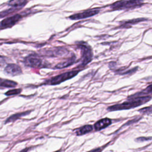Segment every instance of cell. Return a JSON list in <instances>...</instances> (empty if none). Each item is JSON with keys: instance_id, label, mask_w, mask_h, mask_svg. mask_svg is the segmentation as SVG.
Here are the masks:
<instances>
[{"instance_id": "6da1fadb", "label": "cell", "mask_w": 152, "mask_h": 152, "mask_svg": "<svg viewBox=\"0 0 152 152\" xmlns=\"http://www.w3.org/2000/svg\"><path fill=\"white\" fill-rule=\"evenodd\" d=\"M129 99L121 104H117L107 107V110L113 111L119 110H126L131 108H134L137 106H141L142 104L147 103L151 100V96H142L137 97H131Z\"/></svg>"}, {"instance_id": "7a4b0ae2", "label": "cell", "mask_w": 152, "mask_h": 152, "mask_svg": "<svg viewBox=\"0 0 152 152\" xmlns=\"http://www.w3.org/2000/svg\"><path fill=\"white\" fill-rule=\"evenodd\" d=\"M141 1H121L115 2L111 5V8L115 10L135 8L142 4Z\"/></svg>"}, {"instance_id": "3957f363", "label": "cell", "mask_w": 152, "mask_h": 152, "mask_svg": "<svg viewBox=\"0 0 152 152\" xmlns=\"http://www.w3.org/2000/svg\"><path fill=\"white\" fill-rule=\"evenodd\" d=\"M78 72H79V71H72L64 72L63 74H61L60 75H56L55 77L52 78L49 80V83L51 85L59 84L61 83L62 82H64L66 80L71 79V78H73L76 75H77Z\"/></svg>"}, {"instance_id": "277c9868", "label": "cell", "mask_w": 152, "mask_h": 152, "mask_svg": "<svg viewBox=\"0 0 152 152\" xmlns=\"http://www.w3.org/2000/svg\"><path fill=\"white\" fill-rule=\"evenodd\" d=\"M21 18V15L20 14H15L12 16L9 17L3 20L0 23L1 28H5L12 27L15 25Z\"/></svg>"}, {"instance_id": "5b68a950", "label": "cell", "mask_w": 152, "mask_h": 152, "mask_svg": "<svg viewBox=\"0 0 152 152\" xmlns=\"http://www.w3.org/2000/svg\"><path fill=\"white\" fill-rule=\"evenodd\" d=\"M79 48L83 52V61L81 65H87L89 62L91 61L92 59V51L91 48L86 45H81Z\"/></svg>"}, {"instance_id": "8992f818", "label": "cell", "mask_w": 152, "mask_h": 152, "mask_svg": "<svg viewBox=\"0 0 152 152\" xmlns=\"http://www.w3.org/2000/svg\"><path fill=\"white\" fill-rule=\"evenodd\" d=\"M4 73L11 76H16L22 73L20 66L15 64H8L4 68Z\"/></svg>"}, {"instance_id": "52a82bcc", "label": "cell", "mask_w": 152, "mask_h": 152, "mask_svg": "<svg viewBox=\"0 0 152 152\" xmlns=\"http://www.w3.org/2000/svg\"><path fill=\"white\" fill-rule=\"evenodd\" d=\"M24 63L26 66L33 68H37L40 66L42 61L39 57L33 55H30L24 59Z\"/></svg>"}, {"instance_id": "ba28073f", "label": "cell", "mask_w": 152, "mask_h": 152, "mask_svg": "<svg viewBox=\"0 0 152 152\" xmlns=\"http://www.w3.org/2000/svg\"><path fill=\"white\" fill-rule=\"evenodd\" d=\"M99 12L98 10H88L85 12H83L81 13L75 14L69 17V18L72 20H80L92 17L96 14H97Z\"/></svg>"}, {"instance_id": "9c48e42d", "label": "cell", "mask_w": 152, "mask_h": 152, "mask_svg": "<svg viewBox=\"0 0 152 152\" xmlns=\"http://www.w3.org/2000/svg\"><path fill=\"white\" fill-rule=\"evenodd\" d=\"M111 124H112L111 119L107 118L102 119L94 124V129L96 131H100V130L107 127Z\"/></svg>"}, {"instance_id": "30bf717a", "label": "cell", "mask_w": 152, "mask_h": 152, "mask_svg": "<svg viewBox=\"0 0 152 152\" xmlns=\"http://www.w3.org/2000/svg\"><path fill=\"white\" fill-rule=\"evenodd\" d=\"M17 85V83L14 81L0 78V87H6V88H12V87H15Z\"/></svg>"}, {"instance_id": "8fae6325", "label": "cell", "mask_w": 152, "mask_h": 152, "mask_svg": "<svg viewBox=\"0 0 152 152\" xmlns=\"http://www.w3.org/2000/svg\"><path fill=\"white\" fill-rule=\"evenodd\" d=\"M27 3V1H23V0L10 1L8 2L10 6H11L12 8H16L17 10L23 7Z\"/></svg>"}, {"instance_id": "7c38bea8", "label": "cell", "mask_w": 152, "mask_h": 152, "mask_svg": "<svg viewBox=\"0 0 152 152\" xmlns=\"http://www.w3.org/2000/svg\"><path fill=\"white\" fill-rule=\"evenodd\" d=\"M92 130H93V126L91 125H86L77 129L75 131V134L77 135H78V136L83 135L91 132Z\"/></svg>"}, {"instance_id": "4fadbf2b", "label": "cell", "mask_w": 152, "mask_h": 152, "mask_svg": "<svg viewBox=\"0 0 152 152\" xmlns=\"http://www.w3.org/2000/svg\"><path fill=\"white\" fill-rule=\"evenodd\" d=\"M30 112V111H27V112H21V113H15L14 114L11 116H10L5 121V124H8L11 122H14L15 121H16L17 119H19L20 118L27 115L28 113H29Z\"/></svg>"}, {"instance_id": "5bb4252c", "label": "cell", "mask_w": 152, "mask_h": 152, "mask_svg": "<svg viewBox=\"0 0 152 152\" xmlns=\"http://www.w3.org/2000/svg\"><path fill=\"white\" fill-rule=\"evenodd\" d=\"M74 60L73 59H69L65 62H62L59 63L58 64H57L56 65L55 68H58V69H61V68H63L65 67H67L68 66L72 65L74 63Z\"/></svg>"}, {"instance_id": "9a60e30c", "label": "cell", "mask_w": 152, "mask_h": 152, "mask_svg": "<svg viewBox=\"0 0 152 152\" xmlns=\"http://www.w3.org/2000/svg\"><path fill=\"white\" fill-rule=\"evenodd\" d=\"M151 85H150L147 88H146L144 90H143L142 91L138 93H136L135 94H134L133 96H131L130 97H142V94H145L147 95L148 94H151Z\"/></svg>"}, {"instance_id": "2e32d148", "label": "cell", "mask_w": 152, "mask_h": 152, "mask_svg": "<svg viewBox=\"0 0 152 152\" xmlns=\"http://www.w3.org/2000/svg\"><path fill=\"white\" fill-rule=\"evenodd\" d=\"M17 10V9L16 8H10V9H8V10H4L2 11H1L0 12V18H2V17H4L5 16H7V15L13 12L14 11Z\"/></svg>"}, {"instance_id": "e0dca14e", "label": "cell", "mask_w": 152, "mask_h": 152, "mask_svg": "<svg viewBox=\"0 0 152 152\" xmlns=\"http://www.w3.org/2000/svg\"><path fill=\"white\" fill-rule=\"evenodd\" d=\"M21 91V89L20 88H18V89H14V90H8V91H7L5 94L7 96H12V95H15V94H18L19 93H20Z\"/></svg>"}, {"instance_id": "ac0fdd59", "label": "cell", "mask_w": 152, "mask_h": 152, "mask_svg": "<svg viewBox=\"0 0 152 152\" xmlns=\"http://www.w3.org/2000/svg\"><path fill=\"white\" fill-rule=\"evenodd\" d=\"M139 112H141V113H145L150 115L151 113V106H150L149 107H145L142 109H141L139 110Z\"/></svg>"}, {"instance_id": "d6986e66", "label": "cell", "mask_w": 152, "mask_h": 152, "mask_svg": "<svg viewBox=\"0 0 152 152\" xmlns=\"http://www.w3.org/2000/svg\"><path fill=\"white\" fill-rule=\"evenodd\" d=\"M151 137H149V138H147V137H140V138H138L135 140L136 141H138V142H142V141H148V140H151Z\"/></svg>"}, {"instance_id": "ffe728a7", "label": "cell", "mask_w": 152, "mask_h": 152, "mask_svg": "<svg viewBox=\"0 0 152 152\" xmlns=\"http://www.w3.org/2000/svg\"><path fill=\"white\" fill-rule=\"evenodd\" d=\"M102 148L100 147H98V148H96L94 149H92L90 151H88L87 152H102Z\"/></svg>"}, {"instance_id": "44dd1931", "label": "cell", "mask_w": 152, "mask_h": 152, "mask_svg": "<svg viewBox=\"0 0 152 152\" xmlns=\"http://www.w3.org/2000/svg\"><path fill=\"white\" fill-rule=\"evenodd\" d=\"M5 64V59L4 58L0 56V65H3Z\"/></svg>"}, {"instance_id": "7402d4cb", "label": "cell", "mask_w": 152, "mask_h": 152, "mask_svg": "<svg viewBox=\"0 0 152 152\" xmlns=\"http://www.w3.org/2000/svg\"><path fill=\"white\" fill-rule=\"evenodd\" d=\"M30 148H31V147H26L25 148H23V150H21L19 152H28L30 150Z\"/></svg>"}, {"instance_id": "603a6c76", "label": "cell", "mask_w": 152, "mask_h": 152, "mask_svg": "<svg viewBox=\"0 0 152 152\" xmlns=\"http://www.w3.org/2000/svg\"><path fill=\"white\" fill-rule=\"evenodd\" d=\"M55 152H61V150H58V151H56Z\"/></svg>"}, {"instance_id": "cb8c5ba5", "label": "cell", "mask_w": 152, "mask_h": 152, "mask_svg": "<svg viewBox=\"0 0 152 152\" xmlns=\"http://www.w3.org/2000/svg\"><path fill=\"white\" fill-rule=\"evenodd\" d=\"M0 29H1V27H0Z\"/></svg>"}]
</instances>
